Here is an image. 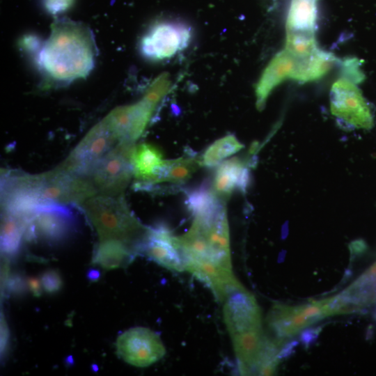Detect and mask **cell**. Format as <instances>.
<instances>
[{
	"mask_svg": "<svg viewBox=\"0 0 376 376\" xmlns=\"http://www.w3.org/2000/svg\"><path fill=\"white\" fill-rule=\"evenodd\" d=\"M192 224L178 236L186 270L205 283L224 302L244 288L232 271L229 228L224 200L219 199L194 214Z\"/></svg>",
	"mask_w": 376,
	"mask_h": 376,
	"instance_id": "6da1fadb",
	"label": "cell"
},
{
	"mask_svg": "<svg viewBox=\"0 0 376 376\" xmlns=\"http://www.w3.org/2000/svg\"><path fill=\"white\" fill-rule=\"evenodd\" d=\"M97 49L91 29L82 22L57 18L42 44L38 62L54 81L70 82L86 77L93 69Z\"/></svg>",
	"mask_w": 376,
	"mask_h": 376,
	"instance_id": "7a4b0ae2",
	"label": "cell"
},
{
	"mask_svg": "<svg viewBox=\"0 0 376 376\" xmlns=\"http://www.w3.org/2000/svg\"><path fill=\"white\" fill-rule=\"evenodd\" d=\"M1 189L27 191L44 202L80 205L97 194L87 176L71 173L60 165L38 175L7 173L1 180Z\"/></svg>",
	"mask_w": 376,
	"mask_h": 376,
	"instance_id": "3957f363",
	"label": "cell"
},
{
	"mask_svg": "<svg viewBox=\"0 0 376 376\" xmlns=\"http://www.w3.org/2000/svg\"><path fill=\"white\" fill-rule=\"evenodd\" d=\"M80 207L95 228L100 240L121 241L138 253L148 227L132 214L123 194H97L86 200Z\"/></svg>",
	"mask_w": 376,
	"mask_h": 376,
	"instance_id": "277c9868",
	"label": "cell"
},
{
	"mask_svg": "<svg viewBox=\"0 0 376 376\" xmlns=\"http://www.w3.org/2000/svg\"><path fill=\"white\" fill-rule=\"evenodd\" d=\"M136 146L130 141H120L99 160L86 176L97 194L118 196L123 194L134 175L133 154Z\"/></svg>",
	"mask_w": 376,
	"mask_h": 376,
	"instance_id": "5b68a950",
	"label": "cell"
},
{
	"mask_svg": "<svg viewBox=\"0 0 376 376\" xmlns=\"http://www.w3.org/2000/svg\"><path fill=\"white\" fill-rule=\"evenodd\" d=\"M192 36L191 26L187 22L161 19L150 26L143 34L139 43V52L150 61L169 59L186 49Z\"/></svg>",
	"mask_w": 376,
	"mask_h": 376,
	"instance_id": "8992f818",
	"label": "cell"
},
{
	"mask_svg": "<svg viewBox=\"0 0 376 376\" xmlns=\"http://www.w3.org/2000/svg\"><path fill=\"white\" fill-rule=\"evenodd\" d=\"M75 227V217L67 205L45 203L27 219L24 238H41L59 242L68 238Z\"/></svg>",
	"mask_w": 376,
	"mask_h": 376,
	"instance_id": "52a82bcc",
	"label": "cell"
},
{
	"mask_svg": "<svg viewBox=\"0 0 376 376\" xmlns=\"http://www.w3.org/2000/svg\"><path fill=\"white\" fill-rule=\"evenodd\" d=\"M354 82L340 77L330 92L332 114L345 125L356 129H370L373 125L371 110Z\"/></svg>",
	"mask_w": 376,
	"mask_h": 376,
	"instance_id": "ba28073f",
	"label": "cell"
},
{
	"mask_svg": "<svg viewBox=\"0 0 376 376\" xmlns=\"http://www.w3.org/2000/svg\"><path fill=\"white\" fill-rule=\"evenodd\" d=\"M118 142L102 120L86 134L60 166L71 173L86 176L93 166Z\"/></svg>",
	"mask_w": 376,
	"mask_h": 376,
	"instance_id": "9c48e42d",
	"label": "cell"
},
{
	"mask_svg": "<svg viewBox=\"0 0 376 376\" xmlns=\"http://www.w3.org/2000/svg\"><path fill=\"white\" fill-rule=\"evenodd\" d=\"M116 350L126 363L136 367H147L161 359L166 353L162 341L150 329L137 327L120 334Z\"/></svg>",
	"mask_w": 376,
	"mask_h": 376,
	"instance_id": "30bf717a",
	"label": "cell"
},
{
	"mask_svg": "<svg viewBox=\"0 0 376 376\" xmlns=\"http://www.w3.org/2000/svg\"><path fill=\"white\" fill-rule=\"evenodd\" d=\"M138 253H143L154 262L170 270H186L185 258L178 236H175L164 223L148 227L139 244Z\"/></svg>",
	"mask_w": 376,
	"mask_h": 376,
	"instance_id": "8fae6325",
	"label": "cell"
},
{
	"mask_svg": "<svg viewBox=\"0 0 376 376\" xmlns=\"http://www.w3.org/2000/svg\"><path fill=\"white\" fill-rule=\"evenodd\" d=\"M156 105L144 96L136 104L115 109L103 120L119 142L134 143L147 127Z\"/></svg>",
	"mask_w": 376,
	"mask_h": 376,
	"instance_id": "7c38bea8",
	"label": "cell"
},
{
	"mask_svg": "<svg viewBox=\"0 0 376 376\" xmlns=\"http://www.w3.org/2000/svg\"><path fill=\"white\" fill-rule=\"evenodd\" d=\"M224 302V318L231 337L261 329L260 308L254 297L244 288L233 292Z\"/></svg>",
	"mask_w": 376,
	"mask_h": 376,
	"instance_id": "4fadbf2b",
	"label": "cell"
},
{
	"mask_svg": "<svg viewBox=\"0 0 376 376\" xmlns=\"http://www.w3.org/2000/svg\"><path fill=\"white\" fill-rule=\"evenodd\" d=\"M297 58L284 49L267 65L256 86V107L262 110L272 90L287 79H293Z\"/></svg>",
	"mask_w": 376,
	"mask_h": 376,
	"instance_id": "5bb4252c",
	"label": "cell"
},
{
	"mask_svg": "<svg viewBox=\"0 0 376 376\" xmlns=\"http://www.w3.org/2000/svg\"><path fill=\"white\" fill-rule=\"evenodd\" d=\"M248 160L233 157L221 163L217 168L212 185L215 194L226 199L233 191L244 193L250 184Z\"/></svg>",
	"mask_w": 376,
	"mask_h": 376,
	"instance_id": "9a60e30c",
	"label": "cell"
},
{
	"mask_svg": "<svg viewBox=\"0 0 376 376\" xmlns=\"http://www.w3.org/2000/svg\"><path fill=\"white\" fill-rule=\"evenodd\" d=\"M166 162L157 146L150 143L136 146L132 158L135 188L150 189Z\"/></svg>",
	"mask_w": 376,
	"mask_h": 376,
	"instance_id": "2e32d148",
	"label": "cell"
},
{
	"mask_svg": "<svg viewBox=\"0 0 376 376\" xmlns=\"http://www.w3.org/2000/svg\"><path fill=\"white\" fill-rule=\"evenodd\" d=\"M338 62V59L332 54L318 49L309 56L297 58L292 79L300 82L319 79Z\"/></svg>",
	"mask_w": 376,
	"mask_h": 376,
	"instance_id": "e0dca14e",
	"label": "cell"
},
{
	"mask_svg": "<svg viewBox=\"0 0 376 376\" xmlns=\"http://www.w3.org/2000/svg\"><path fill=\"white\" fill-rule=\"evenodd\" d=\"M318 0H291L286 19V32L315 34Z\"/></svg>",
	"mask_w": 376,
	"mask_h": 376,
	"instance_id": "ac0fdd59",
	"label": "cell"
},
{
	"mask_svg": "<svg viewBox=\"0 0 376 376\" xmlns=\"http://www.w3.org/2000/svg\"><path fill=\"white\" fill-rule=\"evenodd\" d=\"M136 254L132 248L121 241L103 240L97 244L93 262L106 269H113L127 265Z\"/></svg>",
	"mask_w": 376,
	"mask_h": 376,
	"instance_id": "d6986e66",
	"label": "cell"
},
{
	"mask_svg": "<svg viewBox=\"0 0 376 376\" xmlns=\"http://www.w3.org/2000/svg\"><path fill=\"white\" fill-rule=\"evenodd\" d=\"M201 166V156L196 155L187 154L175 159H166L151 189L164 182L175 185L184 183L190 179Z\"/></svg>",
	"mask_w": 376,
	"mask_h": 376,
	"instance_id": "ffe728a7",
	"label": "cell"
},
{
	"mask_svg": "<svg viewBox=\"0 0 376 376\" xmlns=\"http://www.w3.org/2000/svg\"><path fill=\"white\" fill-rule=\"evenodd\" d=\"M26 219L8 212L3 211L1 228V249L3 255L16 254L24 238Z\"/></svg>",
	"mask_w": 376,
	"mask_h": 376,
	"instance_id": "44dd1931",
	"label": "cell"
},
{
	"mask_svg": "<svg viewBox=\"0 0 376 376\" xmlns=\"http://www.w3.org/2000/svg\"><path fill=\"white\" fill-rule=\"evenodd\" d=\"M244 146L233 134H228L212 143L201 156L202 166L213 167L237 152Z\"/></svg>",
	"mask_w": 376,
	"mask_h": 376,
	"instance_id": "7402d4cb",
	"label": "cell"
},
{
	"mask_svg": "<svg viewBox=\"0 0 376 376\" xmlns=\"http://www.w3.org/2000/svg\"><path fill=\"white\" fill-rule=\"evenodd\" d=\"M319 48L315 34L298 32H286L285 49L297 58L311 55Z\"/></svg>",
	"mask_w": 376,
	"mask_h": 376,
	"instance_id": "603a6c76",
	"label": "cell"
},
{
	"mask_svg": "<svg viewBox=\"0 0 376 376\" xmlns=\"http://www.w3.org/2000/svg\"><path fill=\"white\" fill-rule=\"evenodd\" d=\"M341 77L345 78L355 84L361 83L364 75L361 68V63L356 58H348L340 62Z\"/></svg>",
	"mask_w": 376,
	"mask_h": 376,
	"instance_id": "cb8c5ba5",
	"label": "cell"
},
{
	"mask_svg": "<svg viewBox=\"0 0 376 376\" xmlns=\"http://www.w3.org/2000/svg\"><path fill=\"white\" fill-rule=\"evenodd\" d=\"M40 281L43 290L49 294L58 292L63 285V281L60 274L54 269H49L45 272L41 276Z\"/></svg>",
	"mask_w": 376,
	"mask_h": 376,
	"instance_id": "d4e9b609",
	"label": "cell"
},
{
	"mask_svg": "<svg viewBox=\"0 0 376 376\" xmlns=\"http://www.w3.org/2000/svg\"><path fill=\"white\" fill-rule=\"evenodd\" d=\"M74 1L75 0H43V3L48 13L56 15L69 9Z\"/></svg>",
	"mask_w": 376,
	"mask_h": 376,
	"instance_id": "484cf974",
	"label": "cell"
},
{
	"mask_svg": "<svg viewBox=\"0 0 376 376\" xmlns=\"http://www.w3.org/2000/svg\"><path fill=\"white\" fill-rule=\"evenodd\" d=\"M9 343V330L8 327L3 316V313H1V358L6 357L8 350Z\"/></svg>",
	"mask_w": 376,
	"mask_h": 376,
	"instance_id": "4316f807",
	"label": "cell"
},
{
	"mask_svg": "<svg viewBox=\"0 0 376 376\" xmlns=\"http://www.w3.org/2000/svg\"><path fill=\"white\" fill-rule=\"evenodd\" d=\"M13 293L21 294L24 291L25 282L19 275L8 278L6 287Z\"/></svg>",
	"mask_w": 376,
	"mask_h": 376,
	"instance_id": "83f0119b",
	"label": "cell"
},
{
	"mask_svg": "<svg viewBox=\"0 0 376 376\" xmlns=\"http://www.w3.org/2000/svg\"><path fill=\"white\" fill-rule=\"evenodd\" d=\"M321 331L320 328L306 329L300 336L301 343L305 346H309L314 340H315Z\"/></svg>",
	"mask_w": 376,
	"mask_h": 376,
	"instance_id": "f1b7e54d",
	"label": "cell"
},
{
	"mask_svg": "<svg viewBox=\"0 0 376 376\" xmlns=\"http://www.w3.org/2000/svg\"><path fill=\"white\" fill-rule=\"evenodd\" d=\"M26 285L33 295L40 297L43 289L40 279L36 277H29L26 281Z\"/></svg>",
	"mask_w": 376,
	"mask_h": 376,
	"instance_id": "f546056e",
	"label": "cell"
},
{
	"mask_svg": "<svg viewBox=\"0 0 376 376\" xmlns=\"http://www.w3.org/2000/svg\"><path fill=\"white\" fill-rule=\"evenodd\" d=\"M297 345V342L292 341L290 343L285 345L284 347L280 349L277 355L278 359L280 360L284 357H288L293 352V349Z\"/></svg>",
	"mask_w": 376,
	"mask_h": 376,
	"instance_id": "4dcf8cb0",
	"label": "cell"
},
{
	"mask_svg": "<svg viewBox=\"0 0 376 376\" xmlns=\"http://www.w3.org/2000/svg\"><path fill=\"white\" fill-rule=\"evenodd\" d=\"M374 317H375V320H376V311H375V314H374Z\"/></svg>",
	"mask_w": 376,
	"mask_h": 376,
	"instance_id": "1f68e13d",
	"label": "cell"
}]
</instances>
